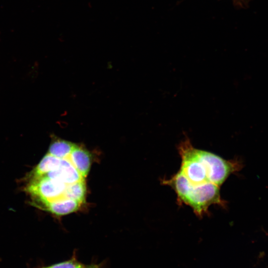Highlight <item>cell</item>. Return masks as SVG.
I'll return each instance as SVG.
<instances>
[{
  "label": "cell",
  "mask_w": 268,
  "mask_h": 268,
  "mask_svg": "<svg viewBox=\"0 0 268 268\" xmlns=\"http://www.w3.org/2000/svg\"><path fill=\"white\" fill-rule=\"evenodd\" d=\"M177 148L181 158L180 169L169 178L162 179L161 183L175 192L179 205L199 206L219 196L222 184L242 167L237 159L226 160L195 147L188 136Z\"/></svg>",
  "instance_id": "obj_1"
},
{
  "label": "cell",
  "mask_w": 268,
  "mask_h": 268,
  "mask_svg": "<svg viewBox=\"0 0 268 268\" xmlns=\"http://www.w3.org/2000/svg\"><path fill=\"white\" fill-rule=\"evenodd\" d=\"M31 175L43 176L67 185L85 181V178L81 175L72 164L69 156L65 158H61L60 162L55 167L45 173Z\"/></svg>",
  "instance_id": "obj_2"
},
{
  "label": "cell",
  "mask_w": 268,
  "mask_h": 268,
  "mask_svg": "<svg viewBox=\"0 0 268 268\" xmlns=\"http://www.w3.org/2000/svg\"><path fill=\"white\" fill-rule=\"evenodd\" d=\"M69 158L81 175L86 178L91 166V156L83 148L76 145L70 153Z\"/></svg>",
  "instance_id": "obj_3"
},
{
  "label": "cell",
  "mask_w": 268,
  "mask_h": 268,
  "mask_svg": "<svg viewBox=\"0 0 268 268\" xmlns=\"http://www.w3.org/2000/svg\"><path fill=\"white\" fill-rule=\"evenodd\" d=\"M81 204L77 201L65 198L50 202L46 210L56 215H65L77 210Z\"/></svg>",
  "instance_id": "obj_4"
},
{
  "label": "cell",
  "mask_w": 268,
  "mask_h": 268,
  "mask_svg": "<svg viewBox=\"0 0 268 268\" xmlns=\"http://www.w3.org/2000/svg\"><path fill=\"white\" fill-rule=\"evenodd\" d=\"M75 145L65 140L56 139L50 144L48 153L60 158H65L69 156Z\"/></svg>",
  "instance_id": "obj_5"
},
{
  "label": "cell",
  "mask_w": 268,
  "mask_h": 268,
  "mask_svg": "<svg viewBox=\"0 0 268 268\" xmlns=\"http://www.w3.org/2000/svg\"><path fill=\"white\" fill-rule=\"evenodd\" d=\"M85 181L69 185L65 193V198L72 199L83 203L86 194Z\"/></svg>",
  "instance_id": "obj_6"
},
{
  "label": "cell",
  "mask_w": 268,
  "mask_h": 268,
  "mask_svg": "<svg viewBox=\"0 0 268 268\" xmlns=\"http://www.w3.org/2000/svg\"><path fill=\"white\" fill-rule=\"evenodd\" d=\"M85 267L74 260H70L45 268H85Z\"/></svg>",
  "instance_id": "obj_7"
},
{
  "label": "cell",
  "mask_w": 268,
  "mask_h": 268,
  "mask_svg": "<svg viewBox=\"0 0 268 268\" xmlns=\"http://www.w3.org/2000/svg\"><path fill=\"white\" fill-rule=\"evenodd\" d=\"M234 3L238 5L242 6L246 1V0H233Z\"/></svg>",
  "instance_id": "obj_8"
},
{
  "label": "cell",
  "mask_w": 268,
  "mask_h": 268,
  "mask_svg": "<svg viewBox=\"0 0 268 268\" xmlns=\"http://www.w3.org/2000/svg\"><path fill=\"white\" fill-rule=\"evenodd\" d=\"M85 268H97L96 266H88V267H85Z\"/></svg>",
  "instance_id": "obj_9"
},
{
  "label": "cell",
  "mask_w": 268,
  "mask_h": 268,
  "mask_svg": "<svg viewBox=\"0 0 268 268\" xmlns=\"http://www.w3.org/2000/svg\"></svg>",
  "instance_id": "obj_10"
}]
</instances>
